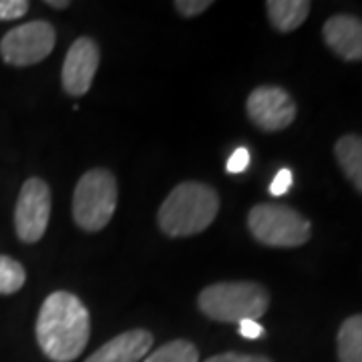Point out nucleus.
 <instances>
[{"mask_svg":"<svg viewBox=\"0 0 362 362\" xmlns=\"http://www.w3.org/2000/svg\"><path fill=\"white\" fill-rule=\"evenodd\" d=\"M247 228L259 244L268 247L304 246L312 235V223L294 207L258 204L250 209Z\"/></svg>","mask_w":362,"mask_h":362,"instance_id":"39448f33","label":"nucleus"},{"mask_svg":"<svg viewBox=\"0 0 362 362\" xmlns=\"http://www.w3.org/2000/svg\"><path fill=\"white\" fill-rule=\"evenodd\" d=\"M209 6H211V0H177L175 2V11L185 18L206 13Z\"/></svg>","mask_w":362,"mask_h":362,"instance_id":"a211bd4d","label":"nucleus"},{"mask_svg":"<svg viewBox=\"0 0 362 362\" xmlns=\"http://www.w3.org/2000/svg\"><path fill=\"white\" fill-rule=\"evenodd\" d=\"M240 334L250 340H256V338L264 337V328L258 320H242L240 322Z\"/></svg>","mask_w":362,"mask_h":362,"instance_id":"4be33fe9","label":"nucleus"},{"mask_svg":"<svg viewBox=\"0 0 362 362\" xmlns=\"http://www.w3.org/2000/svg\"><path fill=\"white\" fill-rule=\"evenodd\" d=\"M141 362H199V352L189 340L180 338L149 352Z\"/></svg>","mask_w":362,"mask_h":362,"instance_id":"2eb2a0df","label":"nucleus"},{"mask_svg":"<svg viewBox=\"0 0 362 362\" xmlns=\"http://www.w3.org/2000/svg\"><path fill=\"white\" fill-rule=\"evenodd\" d=\"M246 113L258 129L274 133L290 127L296 119L298 109L288 90L282 87L262 85L250 93Z\"/></svg>","mask_w":362,"mask_h":362,"instance_id":"6e6552de","label":"nucleus"},{"mask_svg":"<svg viewBox=\"0 0 362 362\" xmlns=\"http://www.w3.org/2000/svg\"><path fill=\"white\" fill-rule=\"evenodd\" d=\"M334 156L346 180L362 194V135H342L334 145Z\"/></svg>","mask_w":362,"mask_h":362,"instance_id":"ddd939ff","label":"nucleus"},{"mask_svg":"<svg viewBox=\"0 0 362 362\" xmlns=\"http://www.w3.org/2000/svg\"><path fill=\"white\" fill-rule=\"evenodd\" d=\"M26 282V272L21 262L0 254V296L18 292Z\"/></svg>","mask_w":362,"mask_h":362,"instance_id":"dca6fc26","label":"nucleus"},{"mask_svg":"<svg viewBox=\"0 0 362 362\" xmlns=\"http://www.w3.org/2000/svg\"><path fill=\"white\" fill-rule=\"evenodd\" d=\"M312 4L308 0H268L266 11L272 26L278 33H292L304 25L310 14Z\"/></svg>","mask_w":362,"mask_h":362,"instance_id":"f8f14e48","label":"nucleus"},{"mask_svg":"<svg viewBox=\"0 0 362 362\" xmlns=\"http://www.w3.org/2000/svg\"><path fill=\"white\" fill-rule=\"evenodd\" d=\"M326 47L342 61H362V21L352 14H337L324 23Z\"/></svg>","mask_w":362,"mask_h":362,"instance_id":"9d476101","label":"nucleus"},{"mask_svg":"<svg viewBox=\"0 0 362 362\" xmlns=\"http://www.w3.org/2000/svg\"><path fill=\"white\" fill-rule=\"evenodd\" d=\"M99 61H101V54L95 40L89 37H81L75 40L63 63V73H61L63 89L71 97L87 95L93 85L95 73L99 69Z\"/></svg>","mask_w":362,"mask_h":362,"instance_id":"1a4fd4ad","label":"nucleus"},{"mask_svg":"<svg viewBox=\"0 0 362 362\" xmlns=\"http://www.w3.org/2000/svg\"><path fill=\"white\" fill-rule=\"evenodd\" d=\"M247 165H250V151L244 147L235 149L233 156L228 159V171L230 173H242L244 169H247Z\"/></svg>","mask_w":362,"mask_h":362,"instance_id":"412c9836","label":"nucleus"},{"mask_svg":"<svg viewBox=\"0 0 362 362\" xmlns=\"http://www.w3.org/2000/svg\"><path fill=\"white\" fill-rule=\"evenodd\" d=\"M57 33L47 21H30L11 28L0 40V57L6 65L30 66L45 61L54 49Z\"/></svg>","mask_w":362,"mask_h":362,"instance_id":"423d86ee","label":"nucleus"},{"mask_svg":"<svg viewBox=\"0 0 362 362\" xmlns=\"http://www.w3.org/2000/svg\"><path fill=\"white\" fill-rule=\"evenodd\" d=\"M51 189L47 181L30 177L21 187L14 207V230L21 242L37 244L51 220Z\"/></svg>","mask_w":362,"mask_h":362,"instance_id":"0eeeda50","label":"nucleus"},{"mask_svg":"<svg viewBox=\"0 0 362 362\" xmlns=\"http://www.w3.org/2000/svg\"><path fill=\"white\" fill-rule=\"evenodd\" d=\"M117 180L109 169H90L75 187L73 218L85 232H101L117 207Z\"/></svg>","mask_w":362,"mask_h":362,"instance_id":"20e7f679","label":"nucleus"},{"mask_svg":"<svg viewBox=\"0 0 362 362\" xmlns=\"http://www.w3.org/2000/svg\"><path fill=\"white\" fill-rule=\"evenodd\" d=\"M30 8L26 0H0V21H16Z\"/></svg>","mask_w":362,"mask_h":362,"instance_id":"f3484780","label":"nucleus"},{"mask_svg":"<svg viewBox=\"0 0 362 362\" xmlns=\"http://www.w3.org/2000/svg\"><path fill=\"white\" fill-rule=\"evenodd\" d=\"M338 361L362 362V314L346 318L337 337Z\"/></svg>","mask_w":362,"mask_h":362,"instance_id":"4468645a","label":"nucleus"},{"mask_svg":"<svg viewBox=\"0 0 362 362\" xmlns=\"http://www.w3.org/2000/svg\"><path fill=\"white\" fill-rule=\"evenodd\" d=\"M153 346V334L149 330L135 328L121 332L101 349H97L85 362H141Z\"/></svg>","mask_w":362,"mask_h":362,"instance_id":"9b49d317","label":"nucleus"},{"mask_svg":"<svg viewBox=\"0 0 362 362\" xmlns=\"http://www.w3.org/2000/svg\"><path fill=\"white\" fill-rule=\"evenodd\" d=\"M45 4H47V6H51V8H59V11H63V8H69V6H71V2H69V0H47Z\"/></svg>","mask_w":362,"mask_h":362,"instance_id":"5701e85b","label":"nucleus"},{"mask_svg":"<svg viewBox=\"0 0 362 362\" xmlns=\"http://www.w3.org/2000/svg\"><path fill=\"white\" fill-rule=\"evenodd\" d=\"M206 362H274L268 356H258V354H240V352H221Z\"/></svg>","mask_w":362,"mask_h":362,"instance_id":"6ab92c4d","label":"nucleus"},{"mask_svg":"<svg viewBox=\"0 0 362 362\" xmlns=\"http://www.w3.org/2000/svg\"><path fill=\"white\" fill-rule=\"evenodd\" d=\"M197 306L216 322L258 320L270 306V294L256 282H218L197 296Z\"/></svg>","mask_w":362,"mask_h":362,"instance_id":"7ed1b4c3","label":"nucleus"},{"mask_svg":"<svg viewBox=\"0 0 362 362\" xmlns=\"http://www.w3.org/2000/svg\"><path fill=\"white\" fill-rule=\"evenodd\" d=\"M220 211L218 192L202 181H183L173 187L159 207L157 223L171 238H187L204 232Z\"/></svg>","mask_w":362,"mask_h":362,"instance_id":"f03ea898","label":"nucleus"},{"mask_svg":"<svg viewBox=\"0 0 362 362\" xmlns=\"http://www.w3.org/2000/svg\"><path fill=\"white\" fill-rule=\"evenodd\" d=\"M37 342L52 362H73L83 354L90 337L89 310L71 292L45 298L37 318Z\"/></svg>","mask_w":362,"mask_h":362,"instance_id":"f257e3e1","label":"nucleus"},{"mask_svg":"<svg viewBox=\"0 0 362 362\" xmlns=\"http://www.w3.org/2000/svg\"><path fill=\"white\" fill-rule=\"evenodd\" d=\"M290 185H292V171L290 169H280L278 175L272 181L270 194L276 195V197L278 195H284L290 189Z\"/></svg>","mask_w":362,"mask_h":362,"instance_id":"aec40b11","label":"nucleus"}]
</instances>
